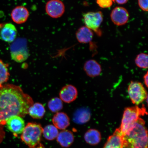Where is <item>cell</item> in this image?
Listing matches in <instances>:
<instances>
[{"label": "cell", "instance_id": "cell-21", "mask_svg": "<svg viewBox=\"0 0 148 148\" xmlns=\"http://www.w3.org/2000/svg\"><path fill=\"white\" fill-rule=\"evenodd\" d=\"M45 112V107L41 103H33L29 107L28 111V114L32 118L36 119H41Z\"/></svg>", "mask_w": 148, "mask_h": 148}, {"label": "cell", "instance_id": "cell-12", "mask_svg": "<svg viewBox=\"0 0 148 148\" xmlns=\"http://www.w3.org/2000/svg\"><path fill=\"white\" fill-rule=\"evenodd\" d=\"M78 92L76 88L73 85H68L65 86L60 90V99L64 102L70 103L76 99Z\"/></svg>", "mask_w": 148, "mask_h": 148}, {"label": "cell", "instance_id": "cell-31", "mask_svg": "<svg viewBox=\"0 0 148 148\" xmlns=\"http://www.w3.org/2000/svg\"><path fill=\"white\" fill-rule=\"evenodd\" d=\"M32 148H45L44 147L43 145H42V144L41 143H40L39 145L37 146V147Z\"/></svg>", "mask_w": 148, "mask_h": 148}, {"label": "cell", "instance_id": "cell-24", "mask_svg": "<svg viewBox=\"0 0 148 148\" xmlns=\"http://www.w3.org/2000/svg\"><path fill=\"white\" fill-rule=\"evenodd\" d=\"M48 107L51 112H57L63 108V103L60 98H53L48 103Z\"/></svg>", "mask_w": 148, "mask_h": 148}, {"label": "cell", "instance_id": "cell-30", "mask_svg": "<svg viewBox=\"0 0 148 148\" xmlns=\"http://www.w3.org/2000/svg\"><path fill=\"white\" fill-rule=\"evenodd\" d=\"M148 72H147V73L145 74V75H144L143 77L144 82L147 88L148 87Z\"/></svg>", "mask_w": 148, "mask_h": 148}, {"label": "cell", "instance_id": "cell-25", "mask_svg": "<svg viewBox=\"0 0 148 148\" xmlns=\"http://www.w3.org/2000/svg\"><path fill=\"white\" fill-rule=\"evenodd\" d=\"M148 55L146 53H140L135 59V62L136 65L142 69H147L148 68Z\"/></svg>", "mask_w": 148, "mask_h": 148}, {"label": "cell", "instance_id": "cell-2", "mask_svg": "<svg viewBox=\"0 0 148 148\" xmlns=\"http://www.w3.org/2000/svg\"><path fill=\"white\" fill-rule=\"evenodd\" d=\"M123 148H148L147 129L142 118L123 135Z\"/></svg>", "mask_w": 148, "mask_h": 148}, {"label": "cell", "instance_id": "cell-8", "mask_svg": "<svg viewBox=\"0 0 148 148\" xmlns=\"http://www.w3.org/2000/svg\"><path fill=\"white\" fill-rule=\"evenodd\" d=\"M65 6L60 0H50L46 5L45 10L47 14L53 18H60L65 12Z\"/></svg>", "mask_w": 148, "mask_h": 148}, {"label": "cell", "instance_id": "cell-11", "mask_svg": "<svg viewBox=\"0 0 148 148\" xmlns=\"http://www.w3.org/2000/svg\"><path fill=\"white\" fill-rule=\"evenodd\" d=\"M17 34V29L13 24L11 23L5 24L0 30L1 39L6 42H14L16 40Z\"/></svg>", "mask_w": 148, "mask_h": 148}, {"label": "cell", "instance_id": "cell-6", "mask_svg": "<svg viewBox=\"0 0 148 148\" xmlns=\"http://www.w3.org/2000/svg\"><path fill=\"white\" fill-rule=\"evenodd\" d=\"M131 100L134 104L138 105L147 99V93L141 83L131 81L128 88Z\"/></svg>", "mask_w": 148, "mask_h": 148}, {"label": "cell", "instance_id": "cell-17", "mask_svg": "<svg viewBox=\"0 0 148 148\" xmlns=\"http://www.w3.org/2000/svg\"><path fill=\"white\" fill-rule=\"evenodd\" d=\"M91 117V113L88 109L81 108L75 112L73 116V121L77 124L82 125L89 121Z\"/></svg>", "mask_w": 148, "mask_h": 148}, {"label": "cell", "instance_id": "cell-7", "mask_svg": "<svg viewBox=\"0 0 148 148\" xmlns=\"http://www.w3.org/2000/svg\"><path fill=\"white\" fill-rule=\"evenodd\" d=\"M83 20L86 27L94 31L98 36H101L100 27L103 20L102 12L100 11L87 12L83 15Z\"/></svg>", "mask_w": 148, "mask_h": 148}, {"label": "cell", "instance_id": "cell-28", "mask_svg": "<svg viewBox=\"0 0 148 148\" xmlns=\"http://www.w3.org/2000/svg\"><path fill=\"white\" fill-rule=\"evenodd\" d=\"M5 136V133L3 125H0V143L3 141Z\"/></svg>", "mask_w": 148, "mask_h": 148}, {"label": "cell", "instance_id": "cell-9", "mask_svg": "<svg viewBox=\"0 0 148 148\" xmlns=\"http://www.w3.org/2000/svg\"><path fill=\"white\" fill-rule=\"evenodd\" d=\"M129 14L125 8L117 7L113 9L110 14V18L112 23L117 26L125 25L128 22Z\"/></svg>", "mask_w": 148, "mask_h": 148}, {"label": "cell", "instance_id": "cell-22", "mask_svg": "<svg viewBox=\"0 0 148 148\" xmlns=\"http://www.w3.org/2000/svg\"><path fill=\"white\" fill-rule=\"evenodd\" d=\"M58 134V129L54 125H47L43 129L42 134L46 140H54L57 138Z\"/></svg>", "mask_w": 148, "mask_h": 148}, {"label": "cell", "instance_id": "cell-27", "mask_svg": "<svg viewBox=\"0 0 148 148\" xmlns=\"http://www.w3.org/2000/svg\"><path fill=\"white\" fill-rule=\"evenodd\" d=\"M138 5L140 8L144 12L148 11V0H138Z\"/></svg>", "mask_w": 148, "mask_h": 148}, {"label": "cell", "instance_id": "cell-13", "mask_svg": "<svg viewBox=\"0 0 148 148\" xmlns=\"http://www.w3.org/2000/svg\"><path fill=\"white\" fill-rule=\"evenodd\" d=\"M29 16V12L26 7L22 6L16 7L11 13V17L14 23L21 24L26 22Z\"/></svg>", "mask_w": 148, "mask_h": 148}, {"label": "cell", "instance_id": "cell-26", "mask_svg": "<svg viewBox=\"0 0 148 148\" xmlns=\"http://www.w3.org/2000/svg\"><path fill=\"white\" fill-rule=\"evenodd\" d=\"M97 4L102 8H107L112 6L115 3V0H97Z\"/></svg>", "mask_w": 148, "mask_h": 148}, {"label": "cell", "instance_id": "cell-15", "mask_svg": "<svg viewBox=\"0 0 148 148\" xmlns=\"http://www.w3.org/2000/svg\"><path fill=\"white\" fill-rule=\"evenodd\" d=\"M84 70L86 75L91 77L98 76L100 75L101 72L100 64L97 61L93 60H88L85 62Z\"/></svg>", "mask_w": 148, "mask_h": 148}, {"label": "cell", "instance_id": "cell-23", "mask_svg": "<svg viewBox=\"0 0 148 148\" xmlns=\"http://www.w3.org/2000/svg\"><path fill=\"white\" fill-rule=\"evenodd\" d=\"M9 76V73L7 66L0 60V88L8 81Z\"/></svg>", "mask_w": 148, "mask_h": 148}, {"label": "cell", "instance_id": "cell-16", "mask_svg": "<svg viewBox=\"0 0 148 148\" xmlns=\"http://www.w3.org/2000/svg\"><path fill=\"white\" fill-rule=\"evenodd\" d=\"M70 120L67 114L63 112H57L53 116L52 122L57 129L64 130L70 125Z\"/></svg>", "mask_w": 148, "mask_h": 148}, {"label": "cell", "instance_id": "cell-29", "mask_svg": "<svg viewBox=\"0 0 148 148\" xmlns=\"http://www.w3.org/2000/svg\"><path fill=\"white\" fill-rule=\"evenodd\" d=\"M128 1L129 0H115V1L118 4L123 5L127 3Z\"/></svg>", "mask_w": 148, "mask_h": 148}, {"label": "cell", "instance_id": "cell-20", "mask_svg": "<svg viewBox=\"0 0 148 148\" xmlns=\"http://www.w3.org/2000/svg\"><path fill=\"white\" fill-rule=\"evenodd\" d=\"M84 138L85 141L90 145H97L101 141V134L97 130L90 129L85 134Z\"/></svg>", "mask_w": 148, "mask_h": 148}, {"label": "cell", "instance_id": "cell-14", "mask_svg": "<svg viewBox=\"0 0 148 148\" xmlns=\"http://www.w3.org/2000/svg\"><path fill=\"white\" fill-rule=\"evenodd\" d=\"M123 135L119 128L109 137L103 148H123Z\"/></svg>", "mask_w": 148, "mask_h": 148}, {"label": "cell", "instance_id": "cell-1", "mask_svg": "<svg viewBox=\"0 0 148 148\" xmlns=\"http://www.w3.org/2000/svg\"><path fill=\"white\" fill-rule=\"evenodd\" d=\"M33 103L32 98L20 86L3 85L0 88V125L6 124L7 120L13 116L25 117Z\"/></svg>", "mask_w": 148, "mask_h": 148}, {"label": "cell", "instance_id": "cell-5", "mask_svg": "<svg viewBox=\"0 0 148 148\" xmlns=\"http://www.w3.org/2000/svg\"><path fill=\"white\" fill-rule=\"evenodd\" d=\"M26 39L18 38L12 42L10 47L11 56L16 62L21 63L27 60L29 52Z\"/></svg>", "mask_w": 148, "mask_h": 148}, {"label": "cell", "instance_id": "cell-3", "mask_svg": "<svg viewBox=\"0 0 148 148\" xmlns=\"http://www.w3.org/2000/svg\"><path fill=\"white\" fill-rule=\"evenodd\" d=\"M147 114L144 107L140 108L137 106L127 107L124 111L120 130L124 135L132 128L135 123L141 116Z\"/></svg>", "mask_w": 148, "mask_h": 148}, {"label": "cell", "instance_id": "cell-4", "mask_svg": "<svg viewBox=\"0 0 148 148\" xmlns=\"http://www.w3.org/2000/svg\"><path fill=\"white\" fill-rule=\"evenodd\" d=\"M43 129L39 124L28 123L21 134V138L22 141L29 148L37 147L40 143Z\"/></svg>", "mask_w": 148, "mask_h": 148}, {"label": "cell", "instance_id": "cell-10", "mask_svg": "<svg viewBox=\"0 0 148 148\" xmlns=\"http://www.w3.org/2000/svg\"><path fill=\"white\" fill-rule=\"evenodd\" d=\"M6 125L7 128L16 136L23 132L25 127V121L19 116H14L7 120Z\"/></svg>", "mask_w": 148, "mask_h": 148}, {"label": "cell", "instance_id": "cell-18", "mask_svg": "<svg viewBox=\"0 0 148 148\" xmlns=\"http://www.w3.org/2000/svg\"><path fill=\"white\" fill-rule=\"evenodd\" d=\"M76 37L78 41L81 43L86 44L92 41L93 38L92 31L86 26L79 28L76 33Z\"/></svg>", "mask_w": 148, "mask_h": 148}, {"label": "cell", "instance_id": "cell-19", "mask_svg": "<svg viewBox=\"0 0 148 148\" xmlns=\"http://www.w3.org/2000/svg\"><path fill=\"white\" fill-rule=\"evenodd\" d=\"M57 140L62 147H69L73 142L74 135L71 131L67 130H63L59 133L57 137Z\"/></svg>", "mask_w": 148, "mask_h": 148}]
</instances>
